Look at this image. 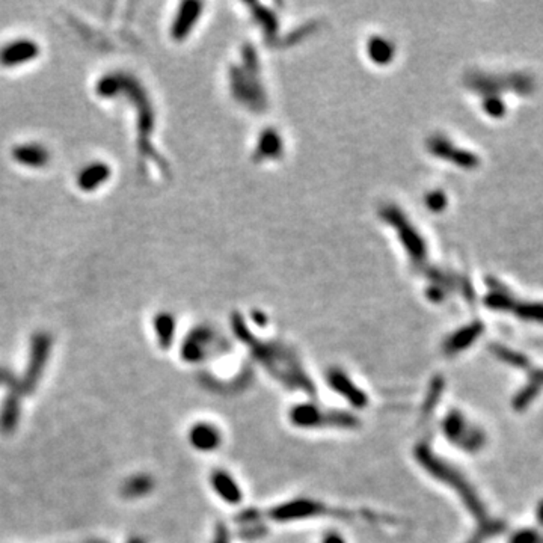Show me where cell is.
Wrapping results in <instances>:
<instances>
[{
	"mask_svg": "<svg viewBox=\"0 0 543 543\" xmlns=\"http://www.w3.org/2000/svg\"><path fill=\"white\" fill-rule=\"evenodd\" d=\"M41 55V47L37 41L31 38H17L3 44L0 47V67L3 68H17L26 64Z\"/></svg>",
	"mask_w": 543,
	"mask_h": 543,
	"instance_id": "obj_8",
	"label": "cell"
},
{
	"mask_svg": "<svg viewBox=\"0 0 543 543\" xmlns=\"http://www.w3.org/2000/svg\"><path fill=\"white\" fill-rule=\"evenodd\" d=\"M537 521L540 525H543V501L537 507Z\"/></svg>",
	"mask_w": 543,
	"mask_h": 543,
	"instance_id": "obj_28",
	"label": "cell"
},
{
	"mask_svg": "<svg viewBox=\"0 0 543 543\" xmlns=\"http://www.w3.org/2000/svg\"><path fill=\"white\" fill-rule=\"evenodd\" d=\"M17 379L15 376L6 369V367H0V388L12 390L15 387Z\"/></svg>",
	"mask_w": 543,
	"mask_h": 543,
	"instance_id": "obj_25",
	"label": "cell"
},
{
	"mask_svg": "<svg viewBox=\"0 0 543 543\" xmlns=\"http://www.w3.org/2000/svg\"><path fill=\"white\" fill-rule=\"evenodd\" d=\"M22 396L17 391L10 390L0 408V431L5 435L12 433L19 427L22 418Z\"/></svg>",
	"mask_w": 543,
	"mask_h": 543,
	"instance_id": "obj_14",
	"label": "cell"
},
{
	"mask_svg": "<svg viewBox=\"0 0 543 543\" xmlns=\"http://www.w3.org/2000/svg\"><path fill=\"white\" fill-rule=\"evenodd\" d=\"M290 419L299 427H338L353 428L358 426V419L347 412L338 410H323L312 405H299L292 409Z\"/></svg>",
	"mask_w": 543,
	"mask_h": 543,
	"instance_id": "obj_6",
	"label": "cell"
},
{
	"mask_svg": "<svg viewBox=\"0 0 543 543\" xmlns=\"http://www.w3.org/2000/svg\"><path fill=\"white\" fill-rule=\"evenodd\" d=\"M51 347H53V338L46 331L35 332L31 338L29 346V356L28 365L20 379H17L15 387L12 388L20 396H28L38 388V383L42 379L44 370H46L47 362L51 355Z\"/></svg>",
	"mask_w": 543,
	"mask_h": 543,
	"instance_id": "obj_4",
	"label": "cell"
},
{
	"mask_svg": "<svg viewBox=\"0 0 543 543\" xmlns=\"http://www.w3.org/2000/svg\"><path fill=\"white\" fill-rule=\"evenodd\" d=\"M85 543H108V542H104V540H87Z\"/></svg>",
	"mask_w": 543,
	"mask_h": 543,
	"instance_id": "obj_30",
	"label": "cell"
},
{
	"mask_svg": "<svg viewBox=\"0 0 543 543\" xmlns=\"http://www.w3.org/2000/svg\"><path fill=\"white\" fill-rule=\"evenodd\" d=\"M212 543H230V539H228V531L225 530V527H222V525H219L217 530H216V534L213 537V542Z\"/></svg>",
	"mask_w": 543,
	"mask_h": 543,
	"instance_id": "obj_26",
	"label": "cell"
},
{
	"mask_svg": "<svg viewBox=\"0 0 543 543\" xmlns=\"http://www.w3.org/2000/svg\"><path fill=\"white\" fill-rule=\"evenodd\" d=\"M253 355L270 373L272 378L281 382L285 388L303 391L306 394H312L315 391L312 382L303 371L299 361L287 349L253 343Z\"/></svg>",
	"mask_w": 543,
	"mask_h": 543,
	"instance_id": "obj_3",
	"label": "cell"
},
{
	"mask_svg": "<svg viewBox=\"0 0 543 543\" xmlns=\"http://www.w3.org/2000/svg\"><path fill=\"white\" fill-rule=\"evenodd\" d=\"M12 160L26 168L40 169L50 163L51 154L47 147L40 142H24L12 148L11 151Z\"/></svg>",
	"mask_w": 543,
	"mask_h": 543,
	"instance_id": "obj_10",
	"label": "cell"
},
{
	"mask_svg": "<svg viewBox=\"0 0 543 543\" xmlns=\"http://www.w3.org/2000/svg\"><path fill=\"white\" fill-rule=\"evenodd\" d=\"M486 306H489L490 310H496V311H513L516 301L510 296V293L507 290L503 292H492L490 294L486 296L485 299Z\"/></svg>",
	"mask_w": 543,
	"mask_h": 543,
	"instance_id": "obj_22",
	"label": "cell"
},
{
	"mask_svg": "<svg viewBox=\"0 0 543 543\" xmlns=\"http://www.w3.org/2000/svg\"><path fill=\"white\" fill-rule=\"evenodd\" d=\"M328 379H329L331 387L334 388L340 394V396H343L347 401L352 403L353 406H356V408L367 406V403H369V397H367V394L359 390L356 385L347 378L346 373L340 371V370H334V371L329 373Z\"/></svg>",
	"mask_w": 543,
	"mask_h": 543,
	"instance_id": "obj_13",
	"label": "cell"
},
{
	"mask_svg": "<svg viewBox=\"0 0 543 543\" xmlns=\"http://www.w3.org/2000/svg\"><path fill=\"white\" fill-rule=\"evenodd\" d=\"M513 312L519 319L543 323V302H516Z\"/></svg>",
	"mask_w": 543,
	"mask_h": 543,
	"instance_id": "obj_21",
	"label": "cell"
},
{
	"mask_svg": "<svg viewBox=\"0 0 543 543\" xmlns=\"http://www.w3.org/2000/svg\"><path fill=\"white\" fill-rule=\"evenodd\" d=\"M197 17H198L197 3H185L183 6H180V11L177 17H175L171 29L174 40L177 41L185 40L187 37V33L190 32L192 26H194V23L197 22Z\"/></svg>",
	"mask_w": 543,
	"mask_h": 543,
	"instance_id": "obj_18",
	"label": "cell"
},
{
	"mask_svg": "<svg viewBox=\"0 0 543 543\" xmlns=\"http://www.w3.org/2000/svg\"><path fill=\"white\" fill-rule=\"evenodd\" d=\"M153 329L157 338V343L162 349L172 346L175 335V319L168 312H159L153 319Z\"/></svg>",
	"mask_w": 543,
	"mask_h": 543,
	"instance_id": "obj_19",
	"label": "cell"
},
{
	"mask_svg": "<svg viewBox=\"0 0 543 543\" xmlns=\"http://www.w3.org/2000/svg\"><path fill=\"white\" fill-rule=\"evenodd\" d=\"M112 177V168L106 162H91L77 174V187L86 194L100 189Z\"/></svg>",
	"mask_w": 543,
	"mask_h": 543,
	"instance_id": "obj_11",
	"label": "cell"
},
{
	"mask_svg": "<svg viewBox=\"0 0 543 543\" xmlns=\"http://www.w3.org/2000/svg\"><path fill=\"white\" fill-rule=\"evenodd\" d=\"M127 543H147V540H145V539H142V537H139V536H135V537L128 539V540H127Z\"/></svg>",
	"mask_w": 543,
	"mask_h": 543,
	"instance_id": "obj_29",
	"label": "cell"
},
{
	"mask_svg": "<svg viewBox=\"0 0 543 543\" xmlns=\"http://www.w3.org/2000/svg\"><path fill=\"white\" fill-rule=\"evenodd\" d=\"M189 442L195 450L208 453L219 449L222 442V435L216 426L201 421L190 427Z\"/></svg>",
	"mask_w": 543,
	"mask_h": 543,
	"instance_id": "obj_12",
	"label": "cell"
},
{
	"mask_svg": "<svg viewBox=\"0 0 543 543\" xmlns=\"http://www.w3.org/2000/svg\"><path fill=\"white\" fill-rule=\"evenodd\" d=\"M215 353H216V347H215L213 332L204 328H198L195 331H192L186 337L185 343H183L181 352H180L181 358L190 364L204 361V359L213 356Z\"/></svg>",
	"mask_w": 543,
	"mask_h": 543,
	"instance_id": "obj_9",
	"label": "cell"
},
{
	"mask_svg": "<svg viewBox=\"0 0 543 543\" xmlns=\"http://www.w3.org/2000/svg\"><path fill=\"white\" fill-rule=\"evenodd\" d=\"M323 543H346L341 536H337V534H329V536L325 537Z\"/></svg>",
	"mask_w": 543,
	"mask_h": 543,
	"instance_id": "obj_27",
	"label": "cell"
},
{
	"mask_svg": "<svg viewBox=\"0 0 543 543\" xmlns=\"http://www.w3.org/2000/svg\"><path fill=\"white\" fill-rule=\"evenodd\" d=\"M490 349H492V352L498 358H500L501 361H504L506 364L513 365V367H516V369H521V370H530L531 369V362L528 361V358L524 356L522 353L515 352V350H512L509 347L500 346V344L490 346Z\"/></svg>",
	"mask_w": 543,
	"mask_h": 543,
	"instance_id": "obj_20",
	"label": "cell"
},
{
	"mask_svg": "<svg viewBox=\"0 0 543 543\" xmlns=\"http://www.w3.org/2000/svg\"><path fill=\"white\" fill-rule=\"evenodd\" d=\"M483 329L485 328L480 321H474V323H471V325H468L467 328L458 331L456 334L451 335L449 338V341L445 343V346H444L445 353L454 355V353L462 352V350H465L480 337Z\"/></svg>",
	"mask_w": 543,
	"mask_h": 543,
	"instance_id": "obj_17",
	"label": "cell"
},
{
	"mask_svg": "<svg viewBox=\"0 0 543 543\" xmlns=\"http://www.w3.org/2000/svg\"><path fill=\"white\" fill-rule=\"evenodd\" d=\"M156 487V481L150 474H145V472H141V474H135L127 477L124 481L121 483L119 487V494L122 498L126 500H141V498H145L150 495Z\"/></svg>",
	"mask_w": 543,
	"mask_h": 543,
	"instance_id": "obj_16",
	"label": "cell"
},
{
	"mask_svg": "<svg viewBox=\"0 0 543 543\" xmlns=\"http://www.w3.org/2000/svg\"><path fill=\"white\" fill-rule=\"evenodd\" d=\"M442 432L445 437H449L454 445H458V449L469 453L478 451L485 445V433L480 428L471 426L468 419L458 410H451L444 418Z\"/></svg>",
	"mask_w": 543,
	"mask_h": 543,
	"instance_id": "obj_7",
	"label": "cell"
},
{
	"mask_svg": "<svg viewBox=\"0 0 543 543\" xmlns=\"http://www.w3.org/2000/svg\"><path fill=\"white\" fill-rule=\"evenodd\" d=\"M343 516V518H353V513L349 510H338L332 509L328 504H321L314 500H294L288 501L285 504L276 506L272 509L267 516L272 521L287 522V521H299V519H308V518H317V516Z\"/></svg>",
	"mask_w": 543,
	"mask_h": 543,
	"instance_id": "obj_5",
	"label": "cell"
},
{
	"mask_svg": "<svg viewBox=\"0 0 543 543\" xmlns=\"http://www.w3.org/2000/svg\"><path fill=\"white\" fill-rule=\"evenodd\" d=\"M510 543H543V534L536 530H521L513 534Z\"/></svg>",
	"mask_w": 543,
	"mask_h": 543,
	"instance_id": "obj_24",
	"label": "cell"
},
{
	"mask_svg": "<svg viewBox=\"0 0 543 543\" xmlns=\"http://www.w3.org/2000/svg\"><path fill=\"white\" fill-rule=\"evenodd\" d=\"M415 458L419 462V465L427 469L428 474H432L437 480L444 481L445 485H449L453 490H456L463 504L467 506V509L474 515V518L477 519L478 534L487 539L504 531L506 525L501 521L489 519L485 504L481 503L471 483H468L465 477H463L458 469H454L449 463L441 460V458H437L436 454L428 449V445L419 444L415 449Z\"/></svg>",
	"mask_w": 543,
	"mask_h": 543,
	"instance_id": "obj_1",
	"label": "cell"
},
{
	"mask_svg": "<svg viewBox=\"0 0 543 543\" xmlns=\"http://www.w3.org/2000/svg\"><path fill=\"white\" fill-rule=\"evenodd\" d=\"M483 109L492 118H501L506 115V103L498 95H487L483 101Z\"/></svg>",
	"mask_w": 543,
	"mask_h": 543,
	"instance_id": "obj_23",
	"label": "cell"
},
{
	"mask_svg": "<svg viewBox=\"0 0 543 543\" xmlns=\"http://www.w3.org/2000/svg\"><path fill=\"white\" fill-rule=\"evenodd\" d=\"M95 92L101 99H115L126 95L131 104H135L137 113V148L142 156H156L150 144V135L154 128V112L144 86L133 76L126 73H109L99 78L95 83Z\"/></svg>",
	"mask_w": 543,
	"mask_h": 543,
	"instance_id": "obj_2",
	"label": "cell"
},
{
	"mask_svg": "<svg viewBox=\"0 0 543 543\" xmlns=\"http://www.w3.org/2000/svg\"><path fill=\"white\" fill-rule=\"evenodd\" d=\"M210 485H212L216 495L228 504H237L242 500V490L237 485V481L233 478L225 469H215L210 477Z\"/></svg>",
	"mask_w": 543,
	"mask_h": 543,
	"instance_id": "obj_15",
	"label": "cell"
}]
</instances>
